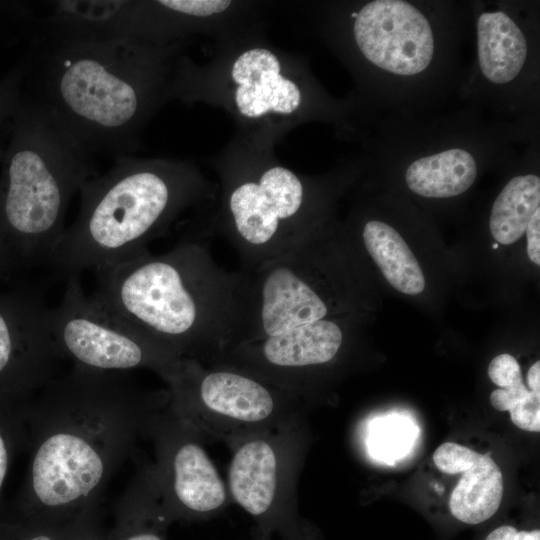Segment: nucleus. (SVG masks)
<instances>
[{
  "label": "nucleus",
  "instance_id": "22",
  "mask_svg": "<svg viewBox=\"0 0 540 540\" xmlns=\"http://www.w3.org/2000/svg\"><path fill=\"white\" fill-rule=\"evenodd\" d=\"M72 519L27 514L13 508L0 518V540H65Z\"/></svg>",
  "mask_w": 540,
  "mask_h": 540
},
{
  "label": "nucleus",
  "instance_id": "1",
  "mask_svg": "<svg viewBox=\"0 0 540 540\" xmlns=\"http://www.w3.org/2000/svg\"><path fill=\"white\" fill-rule=\"evenodd\" d=\"M168 393L138 388L125 372L74 365L23 404L30 460L14 508L69 520L98 505Z\"/></svg>",
  "mask_w": 540,
  "mask_h": 540
},
{
  "label": "nucleus",
  "instance_id": "2",
  "mask_svg": "<svg viewBox=\"0 0 540 540\" xmlns=\"http://www.w3.org/2000/svg\"><path fill=\"white\" fill-rule=\"evenodd\" d=\"M331 14L328 35L369 108L428 114L459 95L469 2L367 0L339 5Z\"/></svg>",
  "mask_w": 540,
  "mask_h": 540
},
{
  "label": "nucleus",
  "instance_id": "5",
  "mask_svg": "<svg viewBox=\"0 0 540 540\" xmlns=\"http://www.w3.org/2000/svg\"><path fill=\"white\" fill-rule=\"evenodd\" d=\"M80 208L50 261L66 279L148 251L180 214L207 196L206 182L185 162L126 156L80 188Z\"/></svg>",
  "mask_w": 540,
  "mask_h": 540
},
{
  "label": "nucleus",
  "instance_id": "17",
  "mask_svg": "<svg viewBox=\"0 0 540 540\" xmlns=\"http://www.w3.org/2000/svg\"><path fill=\"white\" fill-rule=\"evenodd\" d=\"M154 470L141 468L117 501L107 540H164L159 527L165 510Z\"/></svg>",
  "mask_w": 540,
  "mask_h": 540
},
{
  "label": "nucleus",
  "instance_id": "4",
  "mask_svg": "<svg viewBox=\"0 0 540 540\" xmlns=\"http://www.w3.org/2000/svg\"><path fill=\"white\" fill-rule=\"evenodd\" d=\"M92 296L181 358L215 361L237 321L238 273L213 259L210 238L187 227L167 252L95 271Z\"/></svg>",
  "mask_w": 540,
  "mask_h": 540
},
{
  "label": "nucleus",
  "instance_id": "20",
  "mask_svg": "<svg viewBox=\"0 0 540 540\" xmlns=\"http://www.w3.org/2000/svg\"><path fill=\"white\" fill-rule=\"evenodd\" d=\"M540 209V177L536 171L513 175L496 196L489 216L494 239L504 245L525 233L533 214Z\"/></svg>",
  "mask_w": 540,
  "mask_h": 540
},
{
  "label": "nucleus",
  "instance_id": "7",
  "mask_svg": "<svg viewBox=\"0 0 540 540\" xmlns=\"http://www.w3.org/2000/svg\"><path fill=\"white\" fill-rule=\"evenodd\" d=\"M367 157L397 168L407 189L449 199L472 188L483 167L512 160L517 145L538 138V123L486 119L469 106L445 114L386 115Z\"/></svg>",
  "mask_w": 540,
  "mask_h": 540
},
{
  "label": "nucleus",
  "instance_id": "13",
  "mask_svg": "<svg viewBox=\"0 0 540 540\" xmlns=\"http://www.w3.org/2000/svg\"><path fill=\"white\" fill-rule=\"evenodd\" d=\"M40 291H0V400L24 403L54 376L59 357Z\"/></svg>",
  "mask_w": 540,
  "mask_h": 540
},
{
  "label": "nucleus",
  "instance_id": "29",
  "mask_svg": "<svg viewBox=\"0 0 540 540\" xmlns=\"http://www.w3.org/2000/svg\"><path fill=\"white\" fill-rule=\"evenodd\" d=\"M525 233L528 256L534 264L540 265V209L531 217Z\"/></svg>",
  "mask_w": 540,
  "mask_h": 540
},
{
  "label": "nucleus",
  "instance_id": "12",
  "mask_svg": "<svg viewBox=\"0 0 540 540\" xmlns=\"http://www.w3.org/2000/svg\"><path fill=\"white\" fill-rule=\"evenodd\" d=\"M164 380L171 412L190 427L212 417L233 424L265 423L293 396L234 367H204L188 358Z\"/></svg>",
  "mask_w": 540,
  "mask_h": 540
},
{
  "label": "nucleus",
  "instance_id": "14",
  "mask_svg": "<svg viewBox=\"0 0 540 540\" xmlns=\"http://www.w3.org/2000/svg\"><path fill=\"white\" fill-rule=\"evenodd\" d=\"M171 415L167 419L157 414L148 432L156 441L154 474L164 509L178 514L217 510L226 500L223 481L190 427Z\"/></svg>",
  "mask_w": 540,
  "mask_h": 540
},
{
  "label": "nucleus",
  "instance_id": "27",
  "mask_svg": "<svg viewBox=\"0 0 540 540\" xmlns=\"http://www.w3.org/2000/svg\"><path fill=\"white\" fill-rule=\"evenodd\" d=\"M540 391L530 390L523 380L494 390L490 395L491 405L498 411H513Z\"/></svg>",
  "mask_w": 540,
  "mask_h": 540
},
{
  "label": "nucleus",
  "instance_id": "11",
  "mask_svg": "<svg viewBox=\"0 0 540 540\" xmlns=\"http://www.w3.org/2000/svg\"><path fill=\"white\" fill-rule=\"evenodd\" d=\"M49 326L59 357L89 369L146 368L165 379L183 359L86 295L76 276L67 279L61 302L50 309Z\"/></svg>",
  "mask_w": 540,
  "mask_h": 540
},
{
  "label": "nucleus",
  "instance_id": "3",
  "mask_svg": "<svg viewBox=\"0 0 540 540\" xmlns=\"http://www.w3.org/2000/svg\"><path fill=\"white\" fill-rule=\"evenodd\" d=\"M38 97L94 155L132 156L171 96L178 45L42 36Z\"/></svg>",
  "mask_w": 540,
  "mask_h": 540
},
{
  "label": "nucleus",
  "instance_id": "21",
  "mask_svg": "<svg viewBox=\"0 0 540 540\" xmlns=\"http://www.w3.org/2000/svg\"><path fill=\"white\" fill-rule=\"evenodd\" d=\"M416 434L417 428L406 417L393 414L377 419L371 424L370 451L375 458L390 464L408 453Z\"/></svg>",
  "mask_w": 540,
  "mask_h": 540
},
{
  "label": "nucleus",
  "instance_id": "15",
  "mask_svg": "<svg viewBox=\"0 0 540 540\" xmlns=\"http://www.w3.org/2000/svg\"><path fill=\"white\" fill-rule=\"evenodd\" d=\"M283 70L280 57L270 49L251 47L239 53L227 72L228 96L235 113L257 122L302 112L309 101L307 92Z\"/></svg>",
  "mask_w": 540,
  "mask_h": 540
},
{
  "label": "nucleus",
  "instance_id": "25",
  "mask_svg": "<svg viewBox=\"0 0 540 540\" xmlns=\"http://www.w3.org/2000/svg\"><path fill=\"white\" fill-rule=\"evenodd\" d=\"M98 505L90 506L70 522L65 540H107L101 526Z\"/></svg>",
  "mask_w": 540,
  "mask_h": 540
},
{
  "label": "nucleus",
  "instance_id": "6",
  "mask_svg": "<svg viewBox=\"0 0 540 540\" xmlns=\"http://www.w3.org/2000/svg\"><path fill=\"white\" fill-rule=\"evenodd\" d=\"M0 184V274L50 265L93 154L37 99L18 113Z\"/></svg>",
  "mask_w": 540,
  "mask_h": 540
},
{
  "label": "nucleus",
  "instance_id": "30",
  "mask_svg": "<svg viewBox=\"0 0 540 540\" xmlns=\"http://www.w3.org/2000/svg\"><path fill=\"white\" fill-rule=\"evenodd\" d=\"M485 540H540V530L518 531L512 526H500L491 531Z\"/></svg>",
  "mask_w": 540,
  "mask_h": 540
},
{
  "label": "nucleus",
  "instance_id": "19",
  "mask_svg": "<svg viewBox=\"0 0 540 540\" xmlns=\"http://www.w3.org/2000/svg\"><path fill=\"white\" fill-rule=\"evenodd\" d=\"M503 490V475L497 463L488 454L478 453L451 493L450 511L461 522L482 523L498 510Z\"/></svg>",
  "mask_w": 540,
  "mask_h": 540
},
{
  "label": "nucleus",
  "instance_id": "9",
  "mask_svg": "<svg viewBox=\"0 0 540 540\" xmlns=\"http://www.w3.org/2000/svg\"><path fill=\"white\" fill-rule=\"evenodd\" d=\"M469 7L474 52L458 96L499 119L538 122V2L469 1Z\"/></svg>",
  "mask_w": 540,
  "mask_h": 540
},
{
  "label": "nucleus",
  "instance_id": "28",
  "mask_svg": "<svg viewBox=\"0 0 540 540\" xmlns=\"http://www.w3.org/2000/svg\"><path fill=\"white\" fill-rule=\"evenodd\" d=\"M488 376L500 388L523 380L518 361L509 354H500L492 359Z\"/></svg>",
  "mask_w": 540,
  "mask_h": 540
},
{
  "label": "nucleus",
  "instance_id": "8",
  "mask_svg": "<svg viewBox=\"0 0 540 540\" xmlns=\"http://www.w3.org/2000/svg\"><path fill=\"white\" fill-rule=\"evenodd\" d=\"M321 209L313 181L271 161L239 163L222 172L214 218L195 227L209 238H225L247 271L315 237Z\"/></svg>",
  "mask_w": 540,
  "mask_h": 540
},
{
  "label": "nucleus",
  "instance_id": "31",
  "mask_svg": "<svg viewBox=\"0 0 540 540\" xmlns=\"http://www.w3.org/2000/svg\"><path fill=\"white\" fill-rule=\"evenodd\" d=\"M527 383L530 390L540 391V362L534 363L527 373Z\"/></svg>",
  "mask_w": 540,
  "mask_h": 540
},
{
  "label": "nucleus",
  "instance_id": "26",
  "mask_svg": "<svg viewBox=\"0 0 540 540\" xmlns=\"http://www.w3.org/2000/svg\"><path fill=\"white\" fill-rule=\"evenodd\" d=\"M171 9L191 17L195 21L226 11L232 2L224 0H164Z\"/></svg>",
  "mask_w": 540,
  "mask_h": 540
},
{
  "label": "nucleus",
  "instance_id": "24",
  "mask_svg": "<svg viewBox=\"0 0 540 540\" xmlns=\"http://www.w3.org/2000/svg\"><path fill=\"white\" fill-rule=\"evenodd\" d=\"M477 455L478 452L466 446L446 442L435 450L433 461L440 471L453 475L467 470Z\"/></svg>",
  "mask_w": 540,
  "mask_h": 540
},
{
  "label": "nucleus",
  "instance_id": "10",
  "mask_svg": "<svg viewBox=\"0 0 540 540\" xmlns=\"http://www.w3.org/2000/svg\"><path fill=\"white\" fill-rule=\"evenodd\" d=\"M329 261L316 235L285 255L237 271V321L226 348L328 318L337 304Z\"/></svg>",
  "mask_w": 540,
  "mask_h": 540
},
{
  "label": "nucleus",
  "instance_id": "16",
  "mask_svg": "<svg viewBox=\"0 0 540 540\" xmlns=\"http://www.w3.org/2000/svg\"><path fill=\"white\" fill-rule=\"evenodd\" d=\"M279 460L267 440L251 439L234 453L228 471L232 497L246 512L259 516L269 510L277 495Z\"/></svg>",
  "mask_w": 540,
  "mask_h": 540
},
{
  "label": "nucleus",
  "instance_id": "23",
  "mask_svg": "<svg viewBox=\"0 0 540 540\" xmlns=\"http://www.w3.org/2000/svg\"><path fill=\"white\" fill-rule=\"evenodd\" d=\"M23 404L0 400V498L15 457L28 449Z\"/></svg>",
  "mask_w": 540,
  "mask_h": 540
},
{
  "label": "nucleus",
  "instance_id": "18",
  "mask_svg": "<svg viewBox=\"0 0 540 540\" xmlns=\"http://www.w3.org/2000/svg\"><path fill=\"white\" fill-rule=\"evenodd\" d=\"M361 238L368 254L392 287L408 295L424 290L422 269L394 227L379 219H369L362 227Z\"/></svg>",
  "mask_w": 540,
  "mask_h": 540
}]
</instances>
